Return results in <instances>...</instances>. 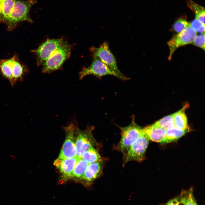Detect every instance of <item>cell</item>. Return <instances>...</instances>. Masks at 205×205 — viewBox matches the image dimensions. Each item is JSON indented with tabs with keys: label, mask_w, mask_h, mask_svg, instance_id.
Segmentation results:
<instances>
[{
	"label": "cell",
	"mask_w": 205,
	"mask_h": 205,
	"mask_svg": "<svg viewBox=\"0 0 205 205\" xmlns=\"http://www.w3.org/2000/svg\"><path fill=\"white\" fill-rule=\"evenodd\" d=\"M37 3L36 0L16 1L13 8L4 24L7 29L13 30L20 22L27 21L32 23L30 16L32 7Z\"/></svg>",
	"instance_id": "cell-1"
},
{
	"label": "cell",
	"mask_w": 205,
	"mask_h": 205,
	"mask_svg": "<svg viewBox=\"0 0 205 205\" xmlns=\"http://www.w3.org/2000/svg\"><path fill=\"white\" fill-rule=\"evenodd\" d=\"M0 71L13 86L16 82L22 79L27 69L14 55L11 58L0 60Z\"/></svg>",
	"instance_id": "cell-2"
},
{
	"label": "cell",
	"mask_w": 205,
	"mask_h": 205,
	"mask_svg": "<svg viewBox=\"0 0 205 205\" xmlns=\"http://www.w3.org/2000/svg\"><path fill=\"white\" fill-rule=\"evenodd\" d=\"M119 127L121 131V138L116 149L122 153L124 159L130 146L142 134V128L136 124L134 117L129 125Z\"/></svg>",
	"instance_id": "cell-3"
},
{
	"label": "cell",
	"mask_w": 205,
	"mask_h": 205,
	"mask_svg": "<svg viewBox=\"0 0 205 205\" xmlns=\"http://www.w3.org/2000/svg\"><path fill=\"white\" fill-rule=\"evenodd\" d=\"M71 50V46L66 41H64L42 65V73H50L61 68L70 57Z\"/></svg>",
	"instance_id": "cell-4"
},
{
	"label": "cell",
	"mask_w": 205,
	"mask_h": 205,
	"mask_svg": "<svg viewBox=\"0 0 205 205\" xmlns=\"http://www.w3.org/2000/svg\"><path fill=\"white\" fill-rule=\"evenodd\" d=\"M72 122L63 127L66 134V138L58 159L62 160L76 156V141L77 135V126L74 118Z\"/></svg>",
	"instance_id": "cell-5"
},
{
	"label": "cell",
	"mask_w": 205,
	"mask_h": 205,
	"mask_svg": "<svg viewBox=\"0 0 205 205\" xmlns=\"http://www.w3.org/2000/svg\"><path fill=\"white\" fill-rule=\"evenodd\" d=\"M89 50L93 57L98 58L120 75L122 80L129 79L119 69L116 59L111 51L108 42H104L98 47H92L90 48Z\"/></svg>",
	"instance_id": "cell-6"
},
{
	"label": "cell",
	"mask_w": 205,
	"mask_h": 205,
	"mask_svg": "<svg viewBox=\"0 0 205 205\" xmlns=\"http://www.w3.org/2000/svg\"><path fill=\"white\" fill-rule=\"evenodd\" d=\"M93 58L91 65L87 67H84L79 72L80 80L87 75H91L99 78L106 75H112L122 80L120 75L98 58L95 57Z\"/></svg>",
	"instance_id": "cell-7"
},
{
	"label": "cell",
	"mask_w": 205,
	"mask_h": 205,
	"mask_svg": "<svg viewBox=\"0 0 205 205\" xmlns=\"http://www.w3.org/2000/svg\"><path fill=\"white\" fill-rule=\"evenodd\" d=\"M64 41L62 38L48 39L36 49L32 51L36 55L38 66L43 65L52 54L58 48Z\"/></svg>",
	"instance_id": "cell-8"
},
{
	"label": "cell",
	"mask_w": 205,
	"mask_h": 205,
	"mask_svg": "<svg viewBox=\"0 0 205 205\" xmlns=\"http://www.w3.org/2000/svg\"><path fill=\"white\" fill-rule=\"evenodd\" d=\"M197 35V32L193 29L190 23L185 29L174 35L167 43L170 50L169 60H171L173 53L178 48L192 43Z\"/></svg>",
	"instance_id": "cell-9"
},
{
	"label": "cell",
	"mask_w": 205,
	"mask_h": 205,
	"mask_svg": "<svg viewBox=\"0 0 205 205\" xmlns=\"http://www.w3.org/2000/svg\"><path fill=\"white\" fill-rule=\"evenodd\" d=\"M149 141L142 132L139 138L130 147L123 159V165L131 161H142L144 158Z\"/></svg>",
	"instance_id": "cell-10"
},
{
	"label": "cell",
	"mask_w": 205,
	"mask_h": 205,
	"mask_svg": "<svg viewBox=\"0 0 205 205\" xmlns=\"http://www.w3.org/2000/svg\"><path fill=\"white\" fill-rule=\"evenodd\" d=\"M94 128L93 126H89L85 130H82L77 128L76 141V156L80 158L85 151L97 144L92 133Z\"/></svg>",
	"instance_id": "cell-11"
},
{
	"label": "cell",
	"mask_w": 205,
	"mask_h": 205,
	"mask_svg": "<svg viewBox=\"0 0 205 205\" xmlns=\"http://www.w3.org/2000/svg\"><path fill=\"white\" fill-rule=\"evenodd\" d=\"M80 158L76 156L74 157L60 160L57 159L54 164L62 174L63 181L71 178L75 167Z\"/></svg>",
	"instance_id": "cell-12"
},
{
	"label": "cell",
	"mask_w": 205,
	"mask_h": 205,
	"mask_svg": "<svg viewBox=\"0 0 205 205\" xmlns=\"http://www.w3.org/2000/svg\"><path fill=\"white\" fill-rule=\"evenodd\" d=\"M103 161L90 163L82 180L86 185L91 184L102 173Z\"/></svg>",
	"instance_id": "cell-13"
},
{
	"label": "cell",
	"mask_w": 205,
	"mask_h": 205,
	"mask_svg": "<svg viewBox=\"0 0 205 205\" xmlns=\"http://www.w3.org/2000/svg\"><path fill=\"white\" fill-rule=\"evenodd\" d=\"M142 132L149 140L163 143L166 135V130L154 124L142 128Z\"/></svg>",
	"instance_id": "cell-14"
},
{
	"label": "cell",
	"mask_w": 205,
	"mask_h": 205,
	"mask_svg": "<svg viewBox=\"0 0 205 205\" xmlns=\"http://www.w3.org/2000/svg\"><path fill=\"white\" fill-rule=\"evenodd\" d=\"M187 107L185 106L178 111L173 114L174 126L183 130H187L188 122L184 110Z\"/></svg>",
	"instance_id": "cell-15"
},
{
	"label": "cell",
	"mask_w": 205,
	"mask_h": 205,
	"mask_svg": "<svg viewBox=\"0 0 205 205\" xmlns=\"http://www.w3.org/2000/svg\"><path fill=\"white\" fill-rule=\"evenodd\" d=\"M15 0H0V22L5 23L15 3Z\"/></svg>",
	"instance_id": "cell-16"
},
{
	"label": "cell",
	"mask_w": 205,
	"mask_h": 205,
	"mask_svg": "<svg viewBox=\"0 0 205 205\" xmlns=\"http://www.w3.org/2000/svg\"><path fill=\"white\" fill-rule=\"evenodd\" d=\"M89 163L80 158L77 163L73 171L71 178L75 180H82L83 175Z\"/></svg>",
	"instance_id": "cell-17"
},
{
	"label": "cell",
	"mask_w": 205,
	"mask_h": 205,
	"mask_svg": "<svg viewBox=\"0 0 205 205\" xmlns=\"http://www.w3.org/2000/svg\"><path fill=\"white\" fill-rule=\"evenodd\" d=\"M187 130H183L173 127L166 130V135L163 143H168L175 141L183 136L186 132Z\"/></svg>",
	"instance_id": "cell-18"
},
{
	"label": "cell",
	"mask_w": 205,
	"mask_h": 205,
	"mask_svg": "<svg viewBox=\"0 0 205 205\" xmlns=\"http://www.w3.org/2000/svg\"><path fill=\"white\" fill-rule=\"evenodd\" d=\"M187 5L195 14L196 19L205 24V11L204 7L196 3L192 0L188 1Z\"/></svg>",
	"instance_id": "cell-19"
},
{
	"label": "cell",
	"mask_w": 205,
	"mask_h": 205,
	"mask_svg": "<svg viewBox=\"0 0 205 205\" xmlns=\"http://www.w3.org/2000/svg\"><path fill=\"white\" fill-rule=\"evenodd\" d=\"M81 158L89 163L102 160L100 155L93 147H90L85 151L82 154Z\"/></svg>",
	"instance_id": "cell-20"
},
{
	"label": "cell",
	"mask_w": 205,
	"mask_h": 205,
	"mask_svg": "<svg viewBox=\"0 0 205 205\" xmlns=\"http://www.w3.org/2000/svg\"><path fill=\"white\" fill-rule=\"evenodd\" d=\"M188 190H183L180 194L162 205H185Z\"/></svg>",
	"instance_id": "cell-21"
},
{
	"label": "cell",
	"mask_w": 205,
	"mask_h": 205,
	"mask_svg": "<svg viewBox=\"0 0 205 205\" xmlns=\"http://www.w3.org/2000/svg\"><path fill=\"white\" fill-rule=\"evenodd\" d=\"M154 124L166 130L174 126L173 114L163 117L157 121Z\"/></svg>",
	"instance_id": "cell-22"
},
{
	"label": "cell",
	"mask_w": 205,
	"mask_h": 205,
	"mask_svg": "<svg viewBox=\"0 0 205 205\" xmlns=\"http://www.w3.org/2000/svg\"><path fill=\"white\" fill-rule=\"evenodd\" d=\"M190 23L184 19L179 18L174 22L171 30L174 32L179 33L185 29Z\"/></svg>",
	"instance_id": "cell-23"
},
{
	"label": "cell",
	"mask_w": 205,
	"mask_h": 205,
	"mask_svg": "<svg viewBox=\"0 0 205 205\" xmlns=\"http://www.w3.org/2000/svg\"><path fill=\"white\" fill-rule=\"evenodd\" d=\"M191 28L196 32L202 33L205 32V24L199 20L195 19L190 24Z\"/></svg>",
	"instance_id": "cell-24"
},
{
	"label": "cell",
	"mask_w": 205,
	"mask_h": 205,
	"mask_svg": "<svg viewBox=\"0 0 205 205\" xmlns=\"http://www.w3.org/2000/svg\"><path fill=\"white\" fill-rule=\"evenodd\" d=\"M192 44L204 50H205L204 32L196 36L194 39Z\"/></svg>",
	"instance_id": "cell-25"
},
{
	"label": "cell",
	"mask_w": 205,
	"mask_h": 205,
	"mask_svg": "<svg viewBox=\"0 0 205 205\" xmlns=\"http://www.w3.org/2000/svg\"><path fill=\"white\" fill-rule=\"evenodd\" d=\"M185 205H198L194 196L193 190L192 188L188 190Z\"/></svg>",
	"instance_id": "cell-26"
}]
</instances>
